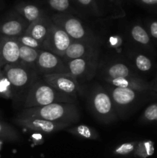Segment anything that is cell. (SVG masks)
I'll use <instances>...</instances> for the list:
<instances>
[{
    "mask_svg": "<svg viewBox=\"0 0 157 158\" xmlns=\"http://www.w3.org/2000/svg\"><path fill=\"white\" fill-rule=\"evenodd\" d=\"M1 65L19 64L20 44L15 38L2 35L0 40Z\"/></svg>",
    "mask_w": 157,
    "mask_h": 158,
    "instance_id": "obj_12",
    "label": "cell"
},
{
    "mask_svg": "<svg viewBox=\"0 0 157 158\" xmlns=\"http://www.w3.org/2000/svg\"><path fill=\"white\" fill-rule=\"evenodd\" d=\"M135 77L129 67L123 63H114L108 66L106 70V78L118 79Z\"/></svg>",
    "mask_w": 157,
    "mask_h": 158,
    "instance_id": "obj_18",
    "label": "cell"
},
{
    "mask_svg": "<svg viewBox=\"0 0 157 158\" xmlns=\"http://www.w3.org/2000/svg\"><path fill=\"white\" fill-rule=\"evenodd\" d=\"M70 75L77 81L89 80L95 76L98 63V56L64 61Z\"/></svg>",
    "mask_w": 157,
    "mask_h": 158,
    "instance_id": "obj_6",
    "label": "cell"
},
{
    "mask_svg": "<svg viewBox=\"0 0 157 158\" xmlns=\"http://www.w3.org/2000/svg\"><path fill=\"white\" fill-rule=\"evenodd\" d=\"M140 3L148 6H157V0H139Z\"/></svg>",
    "mask_w": 157,
    "mask_h": 158,
    "instance_id": "obj_31",
    "label": "cell"
},
{
    "mask_svg": "<svg viewBox=\"0 0 157 158\" xmlns=\"http://www.w3.org/2000/svg\"><path fill=\"white\" fill-rule=\"evenodd\" d=\"M83 6H89L93 2V0H77Z\"/></svg>",
    "mask_w": 157,
    "mask_h": 158,
    "instance_id": "obj_32",
    "label": "cell"
},
{
    "mask_svg": "<svg viewBox=\"0 0 157 158\" xmlns=\"http://www.w3.org/2000/svg\"><path fill=\"white\" fill-rule=\"evenodd\" d=\"M4 74L13 88L22 89L33 83V75L30 68L21 64L6 65Z\"/></svg>",
    "mask_w": 157,
    "mask_h": 158,
    "instance_id": "obj_10",
    "label": "cell"
},
{
    "mask_svg": "<svg viewBox=\"0 0 157 158\" xmlns=\"http://www.w3.org/2000/svg\"><path fill=\"white\" fill-rule=\"evenodd\" d=\"M15 39H16L17 41H18L20 44L23 45V46H28V47L30 48H33V49H42V43L38 42V40H35V39L32 38V37L29 36V35L23 34L22 35Z\"/></svg>",
    "mask_w": 157,
    "mask_h": 158,
    "instance_id": "obj_28",
    "label": "cell"
},
{
    "mask_svg": "<svg viewBox=\"0 0 157 158\" xmlns=\"http://www.w3.org/2000/svg\"><path fill=\"white\" fill-rule=\"evenodd\" d=\"M132 39L139 44L143 46H149L150 44V36L147 31L140 25H135L131 29Z\"/></svg>",
    "mask_w": 157,
    "mask_h": 158,
    "instance_id": "obj_22",
    "label": "cell"
},
{
    "mask_svg": "<svg viewBox=\"0 0 157 158\" xmlns=\"http://www.w3.org/2000/svg\"><path fill=\"white\" fill-rule=\"evenodd\" d=\"M39 51L40 49H33L20 44L19 64L28 68H35Z\"/></svg>",
    "mask_w": 157,
    "mask_h": 158,
    "instance_id": "obj_17",
    "label": "cell"
},
{
    "mask_svg": "<svg viewBox=\"0 0 157 158\" xmlns=\"http://www.w3.org/2000/svg\"><path fill=\"white\" fill-rule=\"evenodd\" d=\"M0 97L6 99L13 97V86L4 73H0Z\"/></svg>",
    "mask_w": 157,
    "mask_h": 158,
    "instance_id": "obj_24",
    "label": "cell"
},
{
    "mask_svg": "<svg viewBox=\"0 0 157 158\" xmlns=\"http://www.w3.org/2000/svg\"><path fill=\"white\" fill-rule=\"evenodd\" d=\"M135 65L139 70L142 72L149 71L152 67V63L150 59L143 54H139L135 59Z\"/></svg>",
    "mask_w": 157,
    "mask_h": 158,
    "instance_id": "obj_25",
    "label": "cell"
},
{
    "mask_svg": "<svg viewBox=\"0 0 157 158\" xmlns=\"http://www.w3.org/2000/svg\"><path fill=\"white\" fill-rule=\"evenodd\" d=\"M0 40H1V36H0ZM1 52H0V67H1Z\"/></svg>",
    "mask_w": 157,
    "mask_h": 158,
    "instance_id": "obj_34",
    "label": "cell"
},
{
    "mask_svg": "<svg viewBox=\"0 0 157 158\" xmlns=\"http://www.w3.org/2000/svg\"><path fill=\"white\" fill-rule=\"evenodd\" d=\"M49 5L52 9L58 12H64L69 7V0H49Z\"/></svg>",
    "mask_w": 157,
    "mask_h": 158,
    "instance_id": "obj_29",
    "label": "cell"
},
{
    "mask_svg": "<svg viewBox=\"0 0 157 158\" xmlns=\"http://www.w3.org/2000/svg\"><path fill=\"white\" fill-rule=\"evenodd\" d=\"M51 22L52 21L47 20L46 18L41 17L29 24L24 34L29 35L42 43L48 33Z\"/></svg>",
    "mask_w": 157,
    "mask_h": 158,
    "instance_id": "obj_16",
    "label": "cell"
},
{
    "mask_svg": "<svg viewBox=\"0 0 157 158\" xmlns=\"http://www.w3.org/2000/svg\"><path fill=\"white\" fill-rule=\"evenodd\" d=\"M156 82H157V78H156Z\"/></svg>",
    "mask_w": 157,
    "mask_h": 158,
    "instance_id": "obj_35",
    "label": "cell"
},
{
    "mask_svg": "<svg viewBox=\"0 0 157 158\" xmlns=\"http://www.w3.org/2000/svg\"><path fill=\"white\" fill-rule=\"evenodd\" d=\"M52 22L62 29L73 41L96 43L95 37L75 17L69 15H55L52 18Z\"/></svg>",
    "mask_w": 157,
    "mask_h": 158,
    "instance_id": "obj_4",
    "label": "cell"
},
{
    "mask_svg": "<svg viewBox=\"0 0 157 158\" xmlns=\"http://www.w3.org/2000/svg\"><path fill=\"white\" fill-rule=\"evenodd\" d=\"M66 131L73 135L84 139L97 140L99 137V133L94 128L86 126V125H78V126L73 127L67 128Z\"/></svg>",
    "mask_w": 157,
    "mask_h": 158,
    "instance_id": "obj_19",
    "label": "cell"
},
{
    "mask_svg": "<svg viewBox=\"0 0 157 158\" xmlns=\"http://www.w3.org/2000/svg\"><path fill=\"white\" fill-rule=\"evenodd\" d=\"M149 32L150 36H152L154 40L157 41V21L154 20V21L150 22L149 25Z\"/></svg>",
    "mask_w": 157,
    "mask_h": 158,
    "instance_id": "obj_30",
    "label": "cell"
},
{
    "mask_svg": "<svg viewBox=\"0 0 157 158\" xmlns=\"http://www.w3.org/2000/svg\"><path fill=\"white\" fill-rule=\"evenodd\" d=\"M18 116L72 124L79 119V111L75 103H55L42 106L26 108Z\"/></svg>",
    "mask_w": 157,
    "mask_h": 158,
    "instance_id": "obj_1",
    "label": "cell"
},
{
    "mask_svg": "<svg viewBox=\"0 0 157 158\" xmlns=\"http://www.w3.org/2000/svg\"><path fill=\"white\" fill-rule=\"evenodd\" d=\"M137 142H126L120 144L114 149L113 154L115 155H128L135 151Z\"/></svg>",
    "mask_w": 157,
    "mask_h": 158,
    "instance_id": "obj_26",
    "label": "cell"
},
{
    "mask_svg": "<svg viewBox=\"0 0 157 158\" xmlns=\"http://www.w3.org/2000/svg\"><path fill=\"white\" fill-rule=\"evenodd\" d=\"M139 93L132 89L112 86L109 94L115 106L116 105L119 107H126L136 100Z\"/></svg>",
    "mask_w": 157,
    "mask_h": 158,
    "instance_id": "obj_15",
    "label": "cell"
},
{
    "mask_svg": "<svg viewBox=\"0 0 157 158\" xmlns=\"http://www.w3.org/2000/svg\"><path fill=\"white\" fill-rule=\"evenodd\" d=\"M75 100L74 97L55 89L41 79L34 80L29 87L24 102V109L55 103H74Z\"/></svg>",
    "mask_w": 157,
    "mask_h": 158,
    "instance_id": "obj_2",
    "label": "cell"
},
{
    "mask_svg": "<svg viewBox=\"0 0 157 158\" xmlns=\"http://www.w3.org/2000/svg\"><path fill=\"white\" fill-rule=\"evenodd\" d=\"M28 26L29 25L22 18L12 17L0 24V33L3 36L18 38L25 33Z\"/></svg>",
    "mask_w": 157,
    "mask_h": 158,
    "instance_id": "obj_14",
    "label": "cell"
},
{
    "mask_svg": "<svg viewBox=\"0 0 157 158\" xmlns=\"http://www.w3.org/2000/svg\"><path fill=\"white\" fill-rule=\"evenodd\" d=\"M35 69L42 76L46 74H70L61 57L43 49L39 51Z\"/></svg>",
    "mask_w": 157,
    "mask_h": 158,
    "instance_id": "obj_7",
    "label": "cell"
},
{
    "mask_svg": "<svg viewBox=\"0 0 157 158\" xmlns=\"http://www.w3.org/2000/svg\"><path fill=\"white\" fill-rule=\"evenodd\" d=\"M15 122L17 125L22 128L38 131V132L46 133V134L56 132L62 130H66L71 125L66 123L52 122L42 119L18 117V116H17L15 118Z\"/></svg>",
    "mask_w": 157,
    "mask_h": 158,
    "instance_id": "obj_8",
    "label": "cell"
},
{
    "mask_svg": "<svg viewBox=\"0 0 157 158\" xmlns=\"http://www.w3.org/2000/svg\"><path fill=\"white\" fill-rule=\"evenodd\" d=\"M0 139L10 142L19 140L20 135L16 130L5 122L0 121Z\"/></svg>",
    "mask_w": 157,
    "mask_h": 158,
    "instance_id": "obj_21",
    "label": "cell"
},
{
    "mask_svg": "<svg viewBox=\"0 0 157 158\" xmlns=\"http://www.w3.org/2000/svg\"><path fill=\"white\" fill-rule=\"evenodd\" d=\"M42 79L60 92L77 98L78 82L70 74H46L42 76Z\"/></svg>",
    "mask_w": 157,
    "mask_h": 158,
    "instance_id": "obj_9",
    "label": "cell"
},
{
    "mask_svg": "<svg viewBox=\"0 0 157 158\" xmlns=\"http://www.w3.org/2000/svg\"><path fill=\"white\" fill-rule=\"evenodd\" d=\"M105 81L107 82L109 84L112 85L114 87L128 88L136 90L138 92H145V91L150 90L154 89L148 82L145 81L143 79L139 78L137 77H126V78L118 79H108L105 78Z\"/></svg>",
    "mask_w": 157,
    "mask_h": 158,
    "instance_id": "obj_13",
    "label": "cell"
},
{
    "mask_svg": "<svg viewBox=\"0 0 157 158\" xmlns=\"http://www.w3.org/2000/svg\"><path fill=\"white\" fill-rule=\"evenodd\" d=\"M89 105L94 115L102 122L109 123L115 117L114 103L109 93L96 87L89 97Z\"/></svg>",
    "mask_w": 157,
    "mask_h": 158,
    "instance_id": "obj_3",
    "label": "cell"
},
{
    "mask_svg": "<svg viewBox=\"0 0 157 158\" xmlns=\"http://www.w3.org/2000/svg\"><path fill=\"white\" fill-rule=\"evenodd\" d=\"M142 121L144 123L157 122V103L149 105L142 116Z\"/></svg>",
    "mask_w": 157,
    "mask_h": 158,
    "instance_id": "obj_27",
    "label": "cell"
},
{
    "mask_svg": "<svg viewBox=\"0 0 157 158\" xmlns=\"http://www.w3.org/2000/svg\"><path fill=\"white\" fill-rule=\"evenodd\" d=\"M18 12L29 24L42 17L40 9L32 4L21 5L18 7Z\"/></svg>",
    "mask_w": 157,
    "mask_h": 158,
    "instance_id": "obj_20",
    "label": "cell"
},
{
    "mask_svg": "<svg viewBox=\"0 0 157 158\" xmlns=\"http://www.w3.org/2000/svg\"><path fill=\"white\" fill-rule=\"evenodd\" d=\"M135 155L140 158H146L152 156L154 153L153 143L150 140H145L137 143L136 148L134 151Z\"/></svg>",
    "mask_w": 157,
    "mask_h": 158,
    "instance_id": "obj_23",
    "label": "cell"
},
{
    "mask_svg": "<svg viewBox=\"0 0 157 158\" xmlns=\"http://www.w3.org/2000/svg\"><path fill=\"white\" fill-rule=\"evenodd\" d=\"M2 140H1V139H0V150H1V148H2Z\"/></svg>",
    "mask_w": 157,
    "mask_h": 158,
    "instance_id": "obj_33",
    "label": "cell"
},
{
    "mask_svg": "<svg viewBox=\"0 0 157 158\" xmlns=\"http://www.w3.org/2000/svg\"><path fill=\"white\" fill-rule=\"evenodd\" d=\"M72 42V39L62 29L51 22L48 33L42 43V49L62 58Z\"/></svg>",
    "mask_w": 157,
    "mask_h": 158,
    "instance_id": "obj_5",
    "label": "cell"
},
{
    "mask_svg": "<svg viewBox=\"0 0 157 158\" xmlns=\"http://www.w3.org/2000/svg\"><path fill=\"white\" fill-rule=\"evenodd\" d=\"M98 50L97 43L72 40L62 59L63 61H69L76 59L95 56H98Z\"/></svg>",
    "mask_w": 157,
    "mask_h": 158,
    "instance_id": "obj_11",
    "label": "cell"
}]
</instances>
